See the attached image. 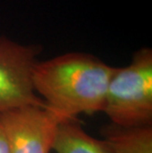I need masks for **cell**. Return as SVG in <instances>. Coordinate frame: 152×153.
Returning <instances> with one entry per match:
<instances>
[{"label": "cell", "mask_w": 152, "mask_h": 153, "mask_svg": "<svg viewBox=\"0 0 152 153\" xmlns=\"http://www.w3.org/2000/svg\"><path fill=\"white\" fill-rule=\"evenodd\" d=\"M63 122L46 106H22L0 113L10 153H50Z\"/></svg>", "instance_id": "277c9868"}, {"label": "cell", "mask_w": 152, "mask_h": 153, "mask_svg": "<svg viewBox=\"0 0 152 153\" xmlns=\"http://www.w3.org/2000/svg\"><path fill=\"white\" fill-rule=\"evenodd\" d=\"M42 48L0 35V113L22 106H46L35 93L32 74Z\"/></svg>", "instance_id": "3957f363"}, {"label": "cell", "mask_w": 152, "mask_h": 153, "mask_svg": "<svg viewBox=\"0 0 152 153\" xmlns=\"http://www.w3.org/2000/svg\"><path fill=\"white\" fill-rule=\"evenodd\" d=\"M100 134L112 153H152V126H122L109 123Z\"/></svg>", "instance_id": "5b68a950"}, {"label": "cell", "mask_w": 152, "mask_h": 153, "mask_svg": "<svg viewBox=\"0 0 152 153\" xmlns=\"http://www.w3.org/2000/svg\"><path fill=\"white\" fill-rule=\"evenodd\" d=\"M53 150L56 153H112L103 139L87 133L77 120H65L59 126Z\"/></svg>", "instance_id": "8992f818"}, {"label": "cell", "mask_w": 152, "mask_h": 153, "mask_svg": "<svg viewBox=\"0 0 152 153\" xmlns=\"http://www.w3.org/2000/svg\"><path fill=\"white\" fill-rule=\"evenodd\" d=\"M103 113L122 126H152V50L141 48L127 66L116 67Z\"/></svg>", "instance_id": "7a4b0ae2"}, {"label": "cell", "mask_w": 152, "mask_h": 153, "mask_svg": "<svg viewBox=\"0 0 152 153\" xmlns=\"http://www.w3.org/2000/svg\"><path fill=\"white\" fill-rule=\"evenodd\" d=\"M116 66L93 54L72 51L39 60L32 74L34 91L62 120L103 112Z\"/></svg>", "instance_id": "6da1fadb"}, {"label": "cell", "mask_w": 152, "mask_h": 153, "mask_svg": "<svg viewBox=\"0 0 152 153\" xmlns=\"http://www.w3.org/2000/svg\"><path fill=\"white\" fill-rule=\"evenodd\" d=\"M0 153H10L9 147H8L7 139H6L5 133L1 125H0Z\"/></svg>", "instance_id": "52a82bcc"}]
</instances>
